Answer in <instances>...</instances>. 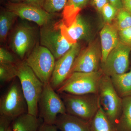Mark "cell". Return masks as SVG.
Listing matches in <instances>:
<instances>
[{"label":"cell","mask_w":131,"mask_h":131,"mask_svg":"<svg viewBox=\"0 0 131 131\" xmlns=\"http://www.w3.org/2000/svg\"><path fill=\"white\" fill-rule=\"evenodd\" d=\"M123 8L131 14V0H122Z\"/></svg>","instance_id":"836d02e7"},{"label":"cell","mask_w":131,"mask_h":131,"mask_svg":"<svg viewBox=\"0 0 131 131\" xmlns=\"http://www.w3.org/2000/svg\"><path fill=\"white\" fill-rule=\"evenodd\" d=\"M61 20H52L41 26L40 31V45L51 52L56 60L66 53L73 45L64 37L61 31Z\"/></svg>","instance_id":"8992f818"},{"label":"cell","mask_w":131,"mask_h":131,"mask_svg":"<svg viewBox=\"0 0 131 131\" xmlns=\"http://www.w3.org/2000/svg\"><path fill=\"white\" fill-rule=\"evenodd\" d=\"M59 94L64 103L67 113L88 122L93 118L100 107L98 93Z\"/></svg>","instance_id":"7a4b0ae2"},{"label":"cell","mask_w":131,"mask_h":131,"mask_svg":"<svg viewBox=\"0 0 131 131\" xmlns=\"http://www.w3.org/2000/svg\"><path fill=\"white\" fill-rule=\"evenodd\" d=\"M116 18V24L114 25L118 30L131 27V14L124 8L118 10Z\"/></svg>","instance_id":"cb8c5ba5"},{"label":"cell","mask_w":131,"mask_h":131,"mask_svg":"<svg viewBox=\"0 0 131 131\" xmlns=\"http://www.w3.org/2000/svg\"><path fill=\"white\" fill-rule=\"evenodd\" d=\"M39 115L46 124H55L59 115L66 113L64 103L50 83L45 84L38 104Z\"/></svg>","instance_id":"52a82bcc"},{"label":"cell","mask_w":131,"mask_h":131,"mask_svg":"<svg viewBox=\"0 0 131 131\" xmlns=\"http://www.w3.org/2000/svg\"><path fill=\"white\" fill-rule=\"evenodd\" d=\"M89 125L90 131H117L101 106Z\"/></svg>","instance_id":"ffe728a7"},{"label":"cell","mask_w":131,"mask_h":131,"mask_svg":"<svg viewBox=\"0 0 131 131\" xmlns=\"http://www.w3.org/2000/svg\"><path fill=\"white\" fill-rule=\"evenodd\" d=\"M55 125L61 131H90L89 122L67 113L59 115Z\"/></svg>","instance_id":"2e32d148"},{"label":"cell","mask_w":131,"mask_h":131,"mask_svg":"<svg viewBox=\"0 0 131 131\" xmlns=\"http://www.w3.org/2000/svg\"><path fill=\"white\" fill-rule=\"evenodd\" d=\"M103 75L101 69L92 73L73 72L56 91L58 94L74 95L98 93Z\"/></svg>","instance_id":"3957f363"},{"label":"cell","mask_w":131,"mask_h":131,"mask_svg":"<svg viewBox=\"0 0 131 131\" xmlns=\"http://www.w3.org/2000/svg\"><path fill=\"white\" fill-rule=\"evenodd\" d=\"M110 3L114 6L118 10L123 8L122 0H108Z\"/></svg>","instance_id":"d6a6232c"},{"label":"cell","mask_w":131,"mask_h":131,"mask_svg":"<svg viewBox=\"0 0 131 131\" xmlns=\"http://www.w3.org/2000/svg\"><path fill=\"white\" fill-rule=\"evenodd\" d=\"M90 0H68L63 10L62 20L66 27L69 26L80 12L88 4Z\"/></svg>","instance_id":"ac0fdd59"},{"label":"cell","mask_w":131,"mask_h":131,"mask_svg":"<svg viewBox=\"0 0 131 131\" xmlns=\"http://www.w3.org/2000/svg\"><path fill=\"white\" fill-rule=\"evenodd\" d=\"M78 42L73 45L66 53L56 61L50 83L55 90L59 88L71 73L74 63L81 51Z\"/></svg>","instance_id":"7c38bea8"},{"label":"cell","mask_w":131,"mask_h":131,"mask_svg":"<svg viewBox=\"0 0 131 131\" xmlns=\"http://www.w3.org/2000/svg\"><path fill=\"white\" fill-rule=\"evenodd\" d=\"M118 11V10L114 6L110 3H108L103 7L101 13L106 23L111 24L113 20L117 16Z\"/></svg>","instance_id":"484cf974"},{"label":"cell","mask_w":131,"mask_h":131,"mask_svg":"<svg viewBox=\"0 0 131 131\" xmlns=\"http://www.w3.org/2000/svg\"><path fill=\"white\" fill-rule=\"evenodd\" d=\"M131 46L120 42L110 52L104 63L101 64L103 74L111 77L126 73L130 66Z\"/></svg>","instance_id":"30bf717a"},{"label":"cell","mask_w":131,"mask_h":131,"mask_svg":"<svg viewBox=\"0 0 131 131\" xmlns=\"http://www.w3.org/2000/svg\"><path fill=\"white\" fill-rule=\"evenodd\" d=\"M115 127L117 131H131V96L122 98V113Z\"/></svg>","instance_id":"7402d4cb"},{"label":"cell","mask_w":131,"mask_h":131,"mask_svg":"<svg viewBox=\"0 0 131 131\" xmlns=\"http://www.w3.org/2000/svg\"><path fill=\"white\" fill-rule=\"evenodd\" d=\"M18 62L13 54L3 47L0 48V63L16 64Z\"/></svg>","instance_id":"4316f807"},{"label":"cell","mask_w":131,"mask_h":131,"mask_svg":"<svg viewBox=\"0 0 131 131\" xmlns=\"http://www.w3.org/2000/svg\"><path fill=\"white\" fill-rule=\"evenodd\" d=\"M43 122L40 118L27 113L14 119L12 126L13 131H38Z\"/></svg>","instance_id":"e0dca14e"},{"label":"cell","mask_w":131,"mask_h":131,"mask_svg":"<svg viewBox=\"0 0 131 131\" xmlns=\"http://www.w3.org/2000/svg\"><path fill=\"white\" fill-rule=\"evenodd\" d=\"M45 0H23V3L39 8H43Z\"/></svg>","instance_id":"f546056e"},{"label":"cell","mask_w":131,"mask_h":131,"mask_svg":"<svg viewBox=\"0 0 131 131\" xmlns=\"http://www.w3.org/2000/svg\"><path fill=\"white\" fill-rule=\"evenodd\" d=\"M25 61L43 84L50 83L56 59L48 49L36 45Z\"/></svg>","instance_id":"5b68a950"},{"label":"cell","mask_w":131,"mask_h":131,"mask_svg":"<svg viewBox=\"0 0 131 131\" xmlns=\"http://www.w3.org/2000/svg\"><path fill=\"white\" fill-rule=\"evenodd\" d=\"M5 8L21 19L34 22L40 27L48 24L57 17V14L48 13L42 8H39L21 3L18 4L7 1Z\"/></svg>","instance_id":"4fadbf2b"},{"label":"cell","mask_w":131,"mask_h":131,"mask_svg":"<svg viewBox=\"0 0 131 131\" xmlns=\"http://www.w3.org/2000/svg\"><path fill=\"white\" fill-rule=\"evenodd\" d=\"M94 6L99 12H101L103 7L110 3L108 0H92Z\"/></svg>","instance_id":"1f68e13d"},{"label":"cell","mask_w":131,"mask_h":131,"mask_svg":"<svg viewBox=\"0 0 131 131\" xmlns=\"http://www.w3.org/2000/svg\"><path fill=\"white\" fill-rule=\"evenodd\" d=\"M68 0H45L43 9L51 14L57 13L63 10Z\"/></svg>","instance_id":"d4e9b609"},{"label":"cell","mask_w":131,"mask_h":131,"mask_svg":"<svg viewBox=\"0 0 131 131\" xmlns=\"http://www.w3.org/2000/svg\"><path fill=\"white\" fill-rule=\"evenodd\" d=\"M101 43L97 39L90 42L85 49L81 50L75 60L71 73L98 71L101 69Z\"/></svg>","instance_id":"8fae6325"},{"label":"cell","mask_w":131,"mask_h":131,"mask_svg":"<svg viewBox=\"0 0 131 131\" xmlns=\"http://www.w3.org/2000/svg\"><path fill=\"white\" fill-rule=\"evenodd\" d=\"M13 119L4 115H0V131H7L12 125Z\"/></svg>","instance_id":"f1b7e54d"},{"label":"cell","mask_w":131,"mask_h":131,"mask_svg":"<svg viewBox=\"0 0 131 131\" xmlns=\"http://www.w3.org/2000/svg\"><path fill=\"white\" fill-rule=\"evenodd\" d=\"M61 31L68 42L74 45L80 40H87L89 38L90 28L88 22L79 14L69 27H66L61 20Z\"/></svg>","instance_id":"5bb4252c"},{"label":"cell","mask_w":131,"mask_h":131,"mask_svg":"<svg viewBox=\"0 0 131 131\" xmlns=\"http://www.w3.org/2000/svg\"><path fill=\"white\" fill-rule=\"evenodd\" d=\"M23 0H7V1L11 3L18 4V3H20L23 2Z\"/></svg>","instance_id":"e575fe53"},{"label":"cell","mask_w":131,"mask_h":131,"mask_svg":"<svg viewBox=\"0 0 131 131\" xmlns=\"http://www.w3.org/2000/svg\"><path fill=\"white\" fill-rule=\"evenodd\" d=\"M7 131H13V129H12V125L9 127V128L7 130Z\"/></svg>","instance_id":"d590c367"},{"label":"cell","mask_w":131,"mask_h":131,"mask_svg":"<svg viewBox=\"0 0 131 131\" xmlns=\"http://www.w3.org/2000/svg\"><path fill=\"white\" fill-rule=\"evenodd\" d=\"M118 35L120 42L131 46V27L118 31Z\"/></svg>","instance_id":"83f0119b"},{"label":"cell","mask_w":131,"mask_h":131,"mask_svg":"<svg viewBox=\"0 0 131 131\" xmlns=\"http://www.w3.org/2000/svg\"><path fill=\"white\" fill-rule=\"evenodd\" d=\"M18 78L27 102L28 113L38 117V104L44 84L25 61L16 64Z\"/></svg>","instance_id":"6da1fadb"},{"label":"cell","mask_w":131,"mask_h":131,"mask_svg":"<svg viewBox=\"0 0 131 131\" xmlns=\"http://www.w3.org/2000/svg\"><path fill=\"white\" fill-rule=\"evenodd\" d=\"M1 1L2 2L3 1H4V0H1Z\"/></svg>","instance_id":"8d00e7d4"},{"label":"cell","mask_w":131,"mask_h":131,"mask_svg":"<svg viewBox=\"0 0 131 131\" xmlns=\"http://www.w3.org/2000/svg\"><path fill=\"white\" fill-rule=\"evenodd\" d=\"M112 83L120 97L131 96V68L128 72L110 77Z\"/></svg>","instance_id":"d6986e66"},{"label":"cell","mask_w":131,"mask_h":131,"mask_svg":"<svg viewBox=\"0 0 131 131\" xmlns=\"http://www.w3.org/2000/svg\"><path fill=\"white\" fill-rule=\"evenodd\" d=\"M98 93L101 107L116 126L122 113V98L115 89L110 77L103 74L100 82Z\"/></svg>","instance_id":"277c9868"},{"label":"cell","mask_w":131,"mask_h":131,"mask_svg":"<svg viewBox=\"0 0 131 131\" xmlns=\"http://www.w3.org/2000/svg\"><path fill=\"white\" fill-rule=\"evenodd\" d=\"M28 113V106L19 81L14 80L0 100V115L13 119Z\"/></svg>","instance_id":"ba28073f"},{"label":"cell","mask_w":131,"mask_h":131,"mask_svg":"<svg viewBox=\"0 0 131 131\" xmlns=\"http://www.w3.org/2000/svg\"><path fill=\"white\" fill-rule=\"evenodd\" d=\"M100 38L102 64L105 61L110 52L119 43L118 30L114 25L106 23L100 32Z\"/></svg>","instance_id":"9a60e30c"},{"label":"cell","mask_w":131,"mask_h":131,"mask_svg":"<svg viewBox=\"0 0 131 131\" xmlns=\"http://www.w3.org/2000/svg\"><path fill=\"white\" fill-rule=\"evenodd\" d=\"M36 34L35 28L28 24H18L13 31L9 46L21 59L26 57L35 46Z\"/></svg>","instance_id":"9c48e42d"},{"label":"cell","mask_w":131,"mask_h":131,"mask_svg":"<svg viewBox=\"0 0 131 131\" xmlns=\"http://www.w3.org/2000/svg\"><path fill=\"white\" fill-rule=\"evenodd\" d=\"M17 64L0 63V81L3 84L17 77Z\"/></svg>","instance_id":"603a6c76"},{"label":"cell","mask_w":131,"mask_h":131,"mask_svg":"<svg viewBox=\"0 0 131 131\" xmlns=\"http://www.w3.org/2000/svg\"><path fill=\"white\" fill-rule=\"evenodd\" d=\"M18 16L13 12L5 8H2L0 13V40H6L8 34Z\"/></svg>","instance_id":"44dd1931"},{"label":"cell","mask_w":131,"mask_h":131,"mask_svg":"<svg viewBox=\"0 0 131 131\" xmlns=\"http://www.w3.org/2000/svg\"><path fill=\"white\" fill-rule=\"evenodd\" d=\"M58 129L55 124H46L43 122L38 131H58Z\"/></svg>","instance_id":"4dcf8cb0"}]
</instances>
